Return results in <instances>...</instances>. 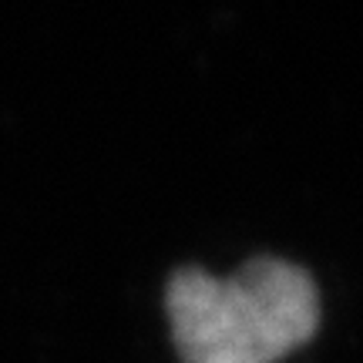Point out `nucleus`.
Here are the masks:
<instances>
[{
  "label": "nucleus",
  "mask_w": 363,
  "mask_h": 363,
  "mask_svg": "<svg viewBox=\"0 0 363 363\" xmlns=\"http://www.w3.org/2000/svg\"><path fill=\"white\" fill-rule=\"evenodd\" d=\"M165 310L185 363H279L313 340L320 293L296 262L259 256L229 279L179 269Z\"/></svg>",
  "instance_id": "obj_1"
}]
</instances>
